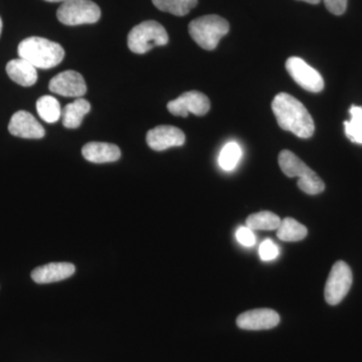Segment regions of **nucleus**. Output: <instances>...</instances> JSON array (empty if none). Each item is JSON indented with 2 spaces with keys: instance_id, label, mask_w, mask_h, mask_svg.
<instances>
[{
  "instance_id": "22",
  "label": "nucleus",
  "mask_w": 362,
  "mask_h": 362,
  "mask_svg": "<svg viewBox=\"0 0 362 362\" xmlns=\"http://www.w3.org/2000/svg\"><path fill=\"white\" fill-rule=\"evenodd\" d=\"M349 113L351 119L344 122L345 134L350 141L362 144V108L354 105Z\"/></svg>"
},
{
  "instance_id": "13",
  "label": "nucleus",
  "mask_w": 362,
  "mask_h": 362,
  "mask_svg": "<svg viewBox=\"0 0 362 362\" xmlns=\"http://www.w3.org/2000/svg\"><path fill=\"white\" fill-rule=\"evenodd\" d=\"M11 135L25 139H40L44 137L45 131L39 121L26 111H18L11 117L8 125Z\"/></svg>"
},
{
  "instance_id": "19",
  "label": "nucleus",
  "mask_w": 362,
  "mask_h": 362,
  "mask_svg": "<svg viewBox=\"0 0 362 362\" xmlns=\"http://www.w3.org/2000/svg\"><path fill=\"white\" fill-rule=\"evenodd\" d=\"M281 218L271 211H261L247 216L246 225L252 230H278L281 225Z\"/></svg>"
},
{
  "instance_id": "7",
  "label": "nucleus",
  "mask_w": 362,
  "mask_h": 362,
  "mask_svg": "<svg viewBox=\"0 0 362 362\" xmlns=\"http://www.w3.org/2000/svg\"><path fill=\"white\" fill-rule=\"evenodd\" d=\"M351 285V269L345 262H337L331 269L327 282H326L325 291H324L326 302L332 306L339 304L349 292Z\"/></svg>"
},
{
  "instance_id": "14",
  "label": "nucleus",
  "mask_w": 362,
  "mask_h": 362,
  "mask_svg": "<svg viewBox=\"0 0 362 362\" xmlns=\"http://www.w3.org/2000/svg\"><path fill=\"white\" fill-rule=\"evenodd\" d=\"M76 268L71 263H49L37 267L32 272V279L37 284H51L71 277Z\"/></svg>"
},
{
  "instance_id": "10",
  "label": "nucleus",
  "mask_w": 362,
  "mask_h": 362,
  "mask_svg": "<svg viewBox=\"0 0 362 362\" xmlns=\"http://www.w3.org/2000/svg\"><path fill=\"white\" fill-rule=\"evenodd\" d=\"M49 90L64 97L81 98L87 92L83 76L76 71H66L52 78Z\"/></svg>"
},
{
  "instance_id": "24",
  "label": "nucleus",
  "mask_w": 362,
  "mask_h": 362,
  "mask_svg": "<svg viewBox=\"0 0 362 362\" xmlns=\"http://www.w3.org/2000/svg\"><path fill=\"white\" fill-rule=\"evenodd\" d=\"M259 254L263 261H272L279 255V247L270 239H267L259 246Z\"/></svg>"
},
{
  "instance_id": "9",
  "label": "nucleus",
  "mask_w": 362,
  "mask_h": 362,
  "mask_svg": "<svg viewBox=\"0 0 362 362\" xmlns=\"http://www.w3.org/2000/svg\"><path fill=\"white\" fill-rule=\"evenodd\" d=\"M168 109L175 116L187 117L189 113L204 116L211 109V102L204 93L189 90L169 102Z\"/></svg>"
},
{
  "instance_id": "27",
  "label": "nucleus",
  "mask_w": 362,
  "mask_h": 362,
  "mask_svg": "<svg viewBox=\"0 0 362 362\" xmlns=\"http://www.w3.org/2000/svg\"><path fill=\"white\" fill-rule=\"evenodd\" d=\"M300 1H305L307 2V4H318L319 2L321 1V0H300Z\"/></svg>"
},
{
  "instance_id": "4",
  "label": "nucleus",
  "mask_w": 362,
  "mask_h": 362,
  "mask_svg": "<svg viewBox=\"0 0 362 362\" xmlns=\"http://www.w3.org/2000/svg\"><path fill=\"white\" fill-rule=\"evenodd\" d=\"M228 30L230 25L228 21L216 14L201 16L188 25V32L192 39L206 51L216 49L221 37L228 35Z\"/></svg>"
},
{
  "instance_id": "25",
  "label": "nucleus",
  "mask_w": 362,
  "mask_h": 362,
  "mask_svg": "<svg viewBox=\"0 0 362 362\" xmlns=\"http://www.w3.org/2000/svg\"><path fill=\"white\" fill-rule=\"evenodd\" d=\"M238 242L244 247H252L256 243V237L254 232L247 226H240L235 233Z\"/></svg>"
},
{
  "instance_id": "8",
  "label": "nucleus",
  "mask_w": 362,
  "mask_h": 362,
  "mask_svg": "<svg viewBox=\"0 0 362 362\" xmlns=\"http://www.w3.org/2000/svg\"><path fill=\"white\" fill-rule=\"evenodd\" d=\"M286 70L290 77L300 87L310 93H319L324 89L322 76L309 66L304 59L298 57H291L286 62Z\"/></svg>"
},
{
  "instance_id": "23",
  "label": "nucleus",
  "mask_w": 362,
  "mask_h": 362,
  "mask_svg": "<svg viewBox=\"0 0 362 362\" xmlns=\"http://www.w3.org/2000/svg\"><path fill=\"white\" fill-rule=\"evenodd\" d=\"M242 157V148L237 142H230L221 149L218 164L223 170H233Z\"/></svg>"
},
{
  "instance_id": "17",
  "label": "nucleus",
  "mask_w": 362,
  "mask_h": 362,
  "mask_svg": "<svg viewBox=\"0 0 362 362\" xmlns=\"http://www.w3.org/2000/svg\"><path fill=\"white\" fill-rule=\"evenodd\" d=\"M90 105L87 100L78 98L73 103L66 105L62 111L63 125L69 129H76L83 122L84 117L89 113Z\"/></svg>"
},
{
  "instance_id": "20",
  "label": "nucleus",
  "mask_w": 362,
  "mask_h": 362,
  "mask_svg": "<svg viewBox=\"0 0 362 362\" xmlns=\"http://www.w3.org/2000/svg\"><path fill=\"white\" fill-rule=\"evenodd\" d=\"M37 110L40 118L47 123L58 122L62 117L59 101L52 96L40 97L37 102Z\"/></svg>"
},
{
  "instance_id": "28",
  "label": "nucleus",
  "mask_w": 362,
  "mask_h": 362,
  "mask_svg": "<svg viewBox=\"0 0 362 362\" xmlns=\"http://www.w3.org/2000/svg\"><path fill=\"white\" fill-rule=\"evenodd\" d=\"M45 1H49V2H66V1H68V0H45Z\"/></svg>"
},
{
  "instance_id": "6",
  "label": "nucleus",
  "mask_w": 362,
  "mask_h": 362,
  "mask_svg": "<svg viewBox=\"0 0 362 362\" xmlns=\"http://www.w3.org/2000/svg\"><path fill=\"white\" fill-rule=\"evenodd\" d=\"M57 16L63 25H90L100 20L101 9L90 0H68L59 7Z\"/></svg>"
},
{
  "instance_id": "18",
  "label": "nucleus",
  "mask_w": 362,
  "mask_h": 362,
  "mask_svg": "<svg viewBox=\"0 0 362 362\" xmlns=\"http://www.w3.org/2000/svg\"><path fill=\"white\" fill-rule=\"evenodd\" d=\"M308 230L302 223L292 218H286L281 221L277 237L283 242H298L307 237Z\"/></svg>"
},
{
  "instance_id": "3",
  "label": "nucleus",
  "mask_w": 362,
  "mask_h": 362,
  "mask_svg": "<svg viewBox=\"0 0 362 362\" xmlns=\"http://www.w3.org/2000/svg\"><path fill=\"white\" fill-rule=\"evenodd\" d=\"M279 165L288 177H298V187L305 194L315 195L325 189L323 180L299 157L290 150H283L279 154Z\"/></svg>"
},
{
  "instance_id": "12",
  "label": "nucleus",
  "mask_w": 362,
  "mask_h": 362,
  "mask_svg": "<svg viewBox=\"0 0 362 362\" xmlns=\"http://www.w3.org/2000/svg\"><path fill=\"white\" fill-rule=\"evenodd\" d=\"M280 316L272 309H255L244 312L237 318V325L245 330H265L276 327Z\"/></svg>"
},
{
  "instance_id": "15",
  "label": "nucleus",
  "mask_w": 362,
  "mask_h": 362,
  "mask_svg": "<svg viewBox=\"0 0 362 362\" xmlns=\"http://www.w3.org/2000/svg\"><path fill=\"white\" fill-rule=\"evenodd\" d=\"M82 154L86 160L93 163H109L120 158L121 150L111 143L90 142L83 147Z\"/></svg>"
},
{
  "instance_id": "1",
  "label": "nucleus",
  "mask_w": 362,
  "mask_h": 362,
  "mask_svg": "<svg viewBox=\"0 0 362 362\" xmlns=\"http://www.w3.org/2000/svg\"><path fill=\"white\" fill-rule=\"evenodd\" d=\"M278 125L299 138H310L315 131V124L303 104L287 93H280L272 102Z\"/></svg>"
},
{
  "instance_id": "29",
  "label": "nucleus",
  "mask_w": 362,
  "mask_h": 362,
  "mask_svg": "<svg viewBox=\"0 0 362 362\" xmlns=\"http://www.w3.org/2000/svg\"><path fill=\"white\" fill-rule=\"evenodd\" d=\"M1 30H2V21H1V18H0V35H1Z\"/></svg>"
},
{
  "instance_id": "21",
  "label": "nucleus",
  "mask_w": 362,
  "mask_h": 362,
  "mask_svg": "<svg viewBox=\"0 0 362 362\" xmlns=\"http://www.w3.org/2000/svg\"><path fill=\"white\" fill-rule=\"evenodd\" d=\"M159 11L176 16H187L197 4V0H152Z\"/></svg>"
},
{
  "instance_id": "26",
  "label": "nucleus",
  "mask_w": 362,
  "mask_h": 362,
  "mask_svg": "<svg viewBox=\"0 0 362 362\" xmlns=\"http://www.w3.org/2000/svg\"><path fill=\"white\" fill-rule=\"evenodd\" d=\"M326 8L335 16H341L347 7V0H323Z\"/></svg>"
},
{
  "instance_id": "16",
  "label": "nucleus",
  "mask_w": 362,
  "mask_h": 362,
  "mask_svg": "<svg viewBox=\"0 0 362 362\" xmlns=\"http://www.w3.org/2000/svg\"><path fill=\"white\" fill-rule=\"evenodd\" d=\"M8 77L23 87H32L37 81V68L23 59H16L6 65Z\"/></svg>"
},
{
  "instance_id": "5",
  "label": "nucleus",
  "mask_w": 362,
  "mask_h": 362,
  "mask_svg": "<svg viewBox=\"0 0 362 362\" xmlns=\"http://www.w3.org/2000/svg\"><path fill=\"white\" fill-rule=\"evenodd\" d=\"M168 33L163 25L156 21H146L131 30L127 44L131 52L143 54L153 47L168 45Z\"/></svg>"
},
{
  "instance_id": "2",
  "label": "nucleus",
  "mask_w": 362,
  "mask_h": 362,
  "mask_svg": "<svg viewBox=\"0 0 362 362\" xmlns=\"http://www.w3.org/2000/svg\"><path fill=\"white\" fill-rule=\"evenodd\" d=\"M18 54L37 69L54 68L59 65L65 58V49L58 42L32 37L23 40L18 45Z\"/></svg>"
},
{
  "instance_id": "11",
  "label": "nucleus",
  "mask_w": 362,
  "mask_h": 362,
  "mask_svg": "<svg viewBox=\"0 0 362 362\" xmlns=\"http://www.w3.org/2000/svg\"><path fill=\"white\" fill-rule=\"evenodd\" d=\"M146 142L150 148L163 151L171 147L182 146L185 142V135L175 126H157L147 132Z\"/></svg>"
}]
</instances>
